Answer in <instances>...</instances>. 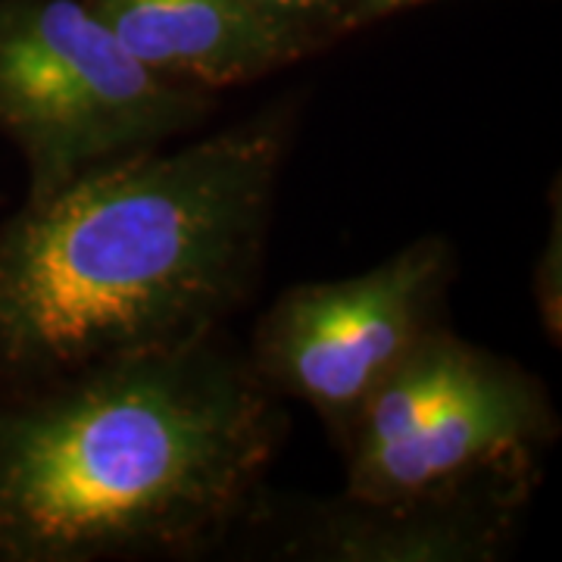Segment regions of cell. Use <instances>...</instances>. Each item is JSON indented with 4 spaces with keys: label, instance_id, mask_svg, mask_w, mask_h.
<instances>
[{
    "label": "cell",
    "instance_id": "obj_3",
    "mask_svg": "<svg viewBox=\"0 0 562 562\" xmlns=\"http://www.w3.org/2000/svg\"><path fill=\"white\" fill-rule=\"evenodd\" d=\"M213 94L144 69L85 0H0V138L25 201L194 128Z\"/></svg>",
    "mask_w": 562,
    "mask_h": 562
},
{
    "label": "cell",
    "instance_id": "obj_2",
    "mask_svg": "<svg viewBox=\"0 0 562 562\" xmlns=\"http://www.w3.org/2000/svg\"><path fill=\"white\" fill-rule=\"evenodd\" d=\"M284 425L220 331L0 394V562L198 550L254 501Z\"/></svg>",
    "mask_w": 562,
    "mask_h": 562
},
{
    "label": "cell",
    "instance_id": "obj_9",
    "mask_svg": "<svg viewBox=\"0 0 562 562\" xmlns=\"http://www.w3.org/2000/svg\"><path fill=\"white\" fill-rule=\"evenodd\" d=\"M250 3H257L260 10L281 16V20L301 22L306 29H313L325 16V10L331 7V0H250Z\"/></svg>",
    "mask_w": 562,
    "mask_h": 562
},
{
    "label": "cell",
    "instance_id": "obj_4",
    "mask_svg": "<svg viewBox=\"0 0 562 562\" xmlns=\"http://www.w3.org/2000/svg\"><path fill=\"white\" fill-rule=\"evenodd\" d=\"M453 272L450 241L428 235L360 276L294 284L266 310L247 357L279 397L347 431L366 394L441 325Z\"/></svg>",
    "mask_w": 562,
    "mask_h": 562
},
{
    "label": "cell",
    "instance_id": "obj_6",
    "mask_svg": "<svg viewBox=\"0 0 562 562\" xmlns=\"http://www.w3.org/2000/svg\"><path fill=\"white\" fill-rule=\"evenodd\" d=\"M531 465H506L457 487L397 503L350 497L313 506L284 550L325 562H487L509 541Z\"/></svg>",
    "mask_w": 562,
    "mask_h": 562
},
{
    "label": "cell",
    "instance_id": "obj_8",
    "mask_svg": "<svg viewBox=\"0 0 562 562\" xmlns=\"http://www.w3.org/2000/svg\"><path fill=\"white\" fill-rule=\"evenodd\" d=\"M482 347L462 341L438 325L403 357L382 382L360 403L353 422L347 425V460H360L387 443L401 441L441 409L447 397L460 387Z\"/></svg>",
    "mask_w": 562,
    "mask_h": 562
},
{
    "label": "cell",
    "instance_id": "obj_10",
    "mask_svg": "<svg viewBox=\"0 0 562 562\" xmlns=\"http://www.w3.org/2000/svg\"><path fill=\"white\" fill-rule=\"evenodd\" d=\"M366 13H391V10H401L409 3H422V0H357Z\"/></svg>",
    "mask_w": 562,
    "mask_h": 562
},
{
    "label": "cell",
    "instance_id": "obj_5",
    "mask_svg": "<svg viewBox=\"0 0 562 562\" xmlns=\"http://www.w3.org/2000/svg\"><path fill=\"white\" fill-rule=\"evenodd\" d=\"M557 428L550 397L516 362L482 350L469 379L416 431L382 450L347 460L344 497L397 503L457 487L531 453Z\"/></svg>",
    "mask_w": 562,
    "mask_h": 562
},
{
    "label": "cell",
    "instance_id": "obj_1",
    "mask_svg": "<svg viewBox=\"0 0 562 562\" xmlns=\"http://www.w3.org/2000/svg\"><path fill=\"white\" fill-rule=\"evenodd\" d=\"M291 106L101 166L0 225V394L203 341L250 294Z\"/></svg>",
    "mask_w": 562,
    "mask_h": 562
},
{
    "label": "cell",
    "instance_id": "obj_7",
    "mask_svg": "<svg viewBox=\"0 0 562 562\" xmlns=\"http://www.w3.org/2000/svg\"><path fill=\"white\" fill-rule=\"evenodd\" d=\"M154 76L216 94L303 60L319 41L250 0H85Z\"/></svg>",
    "mask_w": 562,
    "mask_h": 562
}]
</instances>
